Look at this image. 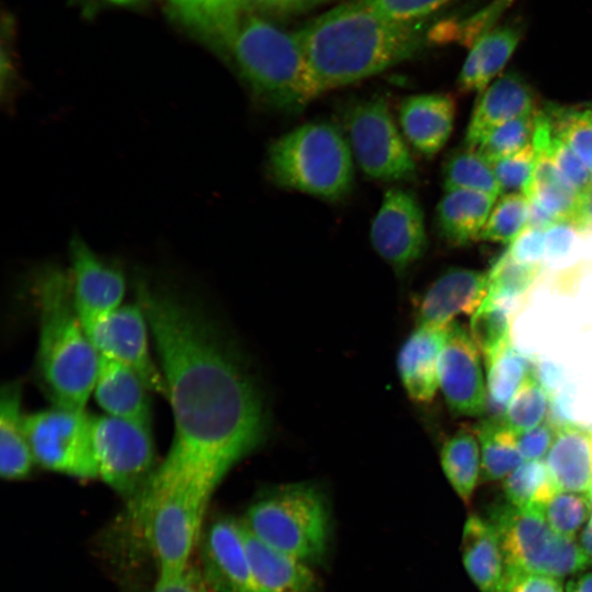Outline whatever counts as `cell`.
<instances>
[{"instance_id": "1", "label": "cell", "mask_w": 592, "mask_h": 592, "mask_svg": "<svg viewBox=\"0 0 592 592\" xmlns=\"http://www.w3.org/2000/svg\"><path fill=\"white\" fill-rule=\"evenodd\" d=\"M136 294L159 354L175 429L170 452L151 478L213 496L232 466L265 437L260 391L201 312L144 282Z\"/></svg>"}, {"instance_id": "2", "label": "cell", "mask_w": 592, "mask_h": 592, "mask_svg": "<svg viewBox=\"0 0 592 592\" xmlns=\"http://www.w3.org/2000/svg\"><path fill=\"white\" fill-rule=\"evenodd\" d=\"M430 22L389 20L352 0L314 19L296 35L323 92L414 57L430 43Z\"/></svg>"}, {"instance_id": "3", "label": "cell", "mask_w": 592, "mask_h": 592, "mask_svg": "<svg viewBox=\"0 0 592 592\" xmlns=\"http://www.w3.org/2000/svg\"><path fill=\"white\" fill-rule=\"evenodd\" d=\"M39 311L37 365L56 406L84 410L93 392L100 355L76 309L69 274L56 266L35 275Z\"/></svg>"}, {"instance_id": "4", "label": "cell", "mask_w": 592, "mask_h": 592, "mask_svg": "<svg viewBox=\"0 0 592 592\" xmlns=\"http://www.w3.org/2000/svg\"><path fill=\"white\" fill-rule=\"evenodd\" d=\"M255 99L273 110L297 112L320 94L296 32L246 15L226 52Z\"/></svg>"}, {"instance_id": "5", "label": "cell", "mask_w": 592, "mask_h": 592, "mask_svg": "<svg viewBox=\"0 0 592 592\" xmlns=\"http://www.w3.org/2000/svg\"><path fill=\"white\" fill-rule=\"evenodd\" d=\"M241 523L263 544L311 566L327 557L330 511L325 494L314 485L272 487L248 508Z\"/></svg>"}, {"instance_id": "6", "label": "cell", "mask_w": 592, "mask_h": 592, "mask_svg": "<svg viewBox=\"0 0 592 592\" xmlns=\"http://www.w3.org/2000/svg\"><path fill=\"white\" fill-rule=\"evenodd\" d=\"M267 169L278 186L332 201L345 196L354 180L350 147L327 123H308L276 139Z\"/></svg>"}, {"instance_id": "7", "label": "cell", "mask_w": 592, "mask_h": 592, "mask_svg": "<svg viewBox=\"0 0 592 592\" xmlns=\"http://www.w3.org/2000/svg\"><path fill=\"white\" fill-rule=\"evenodd\" d=\"M491 523L500 538L505 569L561 578L592 561L581 544L549 525L540 506L503 505L494 511Z\"/></svg>"}, {"instance_id": "8", "label": "cell", "mask_w": 592, "mask_h": 592, "mask_svg": "<svg viewBox=\"0 0 592 592\" xmlns=\"http://www.w3.org/2000/svg\"><path fill=\"white\" fill-rule=\"evenodd\" d=\"M91 418L84 410L59 406L23 415L34 462L79 479L99 478Z\"/></svg>"}, {"instance_id": "9", "label": "cell", "mask_w": 592, "mask_h": 592, "mask_svg": "<svg viewBox=\"0 0 592 592\" xmlns=\"http://www.w3.org/2000/svg\"><path fill=\"white\" fill-rule=\"evenodd\" d=\"M91 424L99 478L133 501L156 470L149 424L107 414L92 417Z\"/></svg>"}, {"instance_id": "10", "label": "cell", "mask_w": 592, "mask_h": 592, "mask_svg": "<svg viewBox=\"0 0 592 592\" xmlns=\"http://www.w3.org/2000/svg\"><path fill=\"white\" fill-rule=\"evenodd\" d=\"M345 123L352 151L366 175L385 182L414 179V160L384 100L354 105Z\"/></svg>"}, {"instance_id": "11", "label": "cell", "mask_w": 592, "mask_h": 592, "mask_svg": "<svg viewBox=\"0 0 592 592\" xmlns=\"http://www.w3.org/2000/svg\"><path fill=\"white\" fill-rule=\"evenodd\" d=\"M147 318L139 304L124 305L86 329L100 356L130 367L149 390L167 397V385L148 346Z\"/></svg>"}, {"instance_id": "12", "label": "cell", "mask_w": 592, "mask_h": 592, "mask_svg": "<svg viewBox=\"0 0 592 592\" xmlns=\"http://www.w3.org/2000/svg\"><path fill=\"white\" fill-rule=\"evenodd\" d=\"M371 239L378 254L399 273L422 257L426 248L424 217L412 193L402 189L385 193Z\"/></svg>"}, {"instance_id": "13", "label": "cell", "mask_w": 592, "mask_h": 592, "mask_svg": "<svg viewBox=\"0 0 592 592\" xmlns=\"http://www.w3.org/2000/svg\"><path fill=\"white\" fill-rule=\"evenodd\" d=\"M439 387L449 410L457 415H480L487 409L480 351L470 333L454 321L440 357Z\"/></svg>"}, {"instance_id": "14", "label": "cell", "mask_w": 592, "mask_h": 592, "mask_svg": "<svg viewBox=\"0 0 592 592\" xmlns=\"http://www.w3.org/2000/svg\"><path fill=\"white\" fill-rule=\"evenodd\" d=\"M202 576L210 592H263L258 584L241 521H214L202 535Z\"/></svg>"}, {"instance_id": "15", "label": "cell", "mask_w": 592, "mask_h": 592, "mask_svg": "<svg viewBox=\"0 0 592 592\" xmlns=\"http://www.w3.org/2000/svg\"><path fill=\"white\" fill-rule=\"evenodd\" d=\"M69 258L75 306L88 329L122 306L125 278L119 269L99 258L79 236L70 240Z\"/></svg>"}, {"instance_id": "16", "label": "cell", "mask_w": 592, "mask_h": 592, "mask_svg": "<svg viewBox=\"0 0 592 592\" xmlns=\"http://www.w3.org/2000/svg\"><path fill=\"white\" fill-rule=\"evenodd\" d=\"M489 292L487 273L452 269L424 292L417 308L418 327L448 328L459 315H474Z\"/></svg>"}, {"instance_id": "17", "label": "cell", "mask_w": 592, "mask_h": 592, "mask_svg": "<svg viewBox=\"0 0 592 592\" xmlns=\"http://www.w3.org/2000/svg\"><path fill=\"white\" fill-rule=\"evenodd\" d=\"M534 92L517 73H505L486 88L469 122L466 148L475 149L493 128L535 111Z\"/></svg>"}, {"instance_id": "18", "label": "cell", "mask_w": 592, "mask_h": 592, "mask_svg": "<svg viewBox=\"0 0 592 592\" xmlns=\"http://www.w3.org/2000/svg\"><path fill=\"white\" fill-rule=\"evenodd\" d=\"M448 328L418 327L401 346L397 366L408 396L430 402L439 388V364Z\"/></svg>"}, {"instance_id": "19", "label": "cell", "mask_w": 592, "mask_h": 592, "mask_svg": "<svg viewBox=\"0 0 592 592\" xmlns=\"http://www.w3.org/2000/svg\"><path fill=\"white\" fill-rule=\"evenodd\" d=\"M545 464L557 490L592 493V428L556 426Z\"/></svg>"}, {"instance_id": "20", "label": "cell", "mask_w": 592, "mask_h": 592, "mask_svg": "<svg viewBox=\"0 0 592 592\" xmlns=\"http://www.w3.org/2000/svg\"><path fill=\"white\" fill-rule=\"evenodd\" d=\"M454 115V100L440 93L406 98L399 109L400 124L407 139L428 157L440 151L447 141Z\"/></svg>"}, {"instance_id": "21", "label": "cell", "mask_w": 592, "mask_h": 592, "mask_svg": "<svg viewBox=\"0 0 592 592\" xmlns=\"http://www.w3.org/2000/svg\"><path fill=\"white\" fill-rule=\"evenodd\" d=\"M148 390L130 367L100 356L93 392L107 415L150 425Z\"/></svg>"}, {"instance_id": "22", "label": "cell", "mask_w": 592, "mask_h": 592, "mask_svg": "<svg viewBox=\"0 0 592 592\" xmlns=\"http://www.w3.org/2000/svg\"><path fill=\"white\" fill-rule=\"evenodd\" d=\"M246 532V542L255 580L263 592H320L312 566L276 550Z\"/></svg>"}, {"instance_id": "23", "label": "cell", "mask_w": 592, "mask_h": 592, "mask_svg": "<svg viewBox=\"0 0 592 592\" xmlns=\"http://www.w3.org/2000/svg\"><path fill=\"white\" fill-rule=\"evenodd\" d=\"M464 567L481 592H498L505 572L499 535L491 522L470 515L462 537Z\"/></svg>"}, {"instance_id": "24", "label": "cell", "mask_w": 592, "mask_h": 592, "mask_svg": "<svg viewBox=\"0 0 592 592\" xmlns=\"http://www.w3.org/2000/svg\"><path fill=\"white\" fill-rule=\"evenodd\" d=\"M522 37V27L506 23L476 41L460 70L457 84L464 92H482L504 68Z\"/></svg>"}, {"instance_id": "25", "label": "cell", "mask_w": 592, "mask_h": 592, "mask_svg": "<svg viewBox=\"0 0 592 592\" xmlns=\"http://www.w3.org/2000/svg\"><path fill=\"white\" fill-rule=\"evenodd\" d=\"M496 198L470 190L446 191L436 209L441 236L457 247L479 240Z\"/></svg>"}, {"instance_id": "26", "label": "cell", "mask_w": 592, "mask_h": 592, "mask_svg": "<svg viewBox=\"0 0 592 592\" xmlns=\"http://www.w3.org/2000/svg\"><path fill=\"white\" fill-rule=\"evenodd\" d=\"M23 415L20 384H4L0 396V474L8 480L26 477L35 463L23 429Z\"/></svg>"}, {"instance_id": "27", "label": "cell", "mask_w": 592, "mask_h": 592, "mask_svg": "<svg viewBox=\"0 0 592 592\" xmlns=\"http://www.w3.org/2000/svg\"><path fill=\"white\" fill-rule=\"evenodd\" d=\"M535 151L537 159L527 197L537 201L557 221L572 224L582 195L561 175L545 149Z\"/></svg>"}, {"instance_id": "28", "label": "cell", "mask_w": 592, "mask_h": 592, "mask_svg": "<svg viewBox=\"0 0 592 592\" xmlns=\"http://www.w3.org/2000/svg\"><path fill=\"white\" fill-rule=\"evenodd\" d=\"M441 465L455 492L468 503L481 470L477 434L463 428L452 435L441 449Z\"/></svg>"}, {"instance_id": "29", "label": "cell", "mask_w": 592, "mask_h": 592, "mask_svg": "<svg viewBox=\"0 0 592 592\" xmlns=\"http://www.w3.org/2000/svg\"><path fill=\"white\" fill-rule=\"evenodd\" d=\"M480 444L481 476L494 481L509 476L523 463L517 446V433L503 420L490 419L476 428Z\"/></svg>"}, {"instance_id": "30", "label": "cell", "mask_w": 592, "mask_h": 592, "mask_svg": "<svg viewBox=\"0 0 592 592\" xmlns=\"http://www.w3.org/2000/svg\"><path fill=\"white\" fill-rule=\"evenodd\" d=\"M543 263L530 264L513 260L505 251L488 273L487 298L509 309L516 316L519 306L540 275Z\"/></svg>"}, {"instance_id": "31", "label": "cell", "mask_w": 592, "mask_h": 592, "mask_svg": "<svg viewBox=\"0 0 592 592\" xmlns=\"http://www.w3.org/2000/svg\"><path fill=\"white\" fill-rule=\"evenodd\" d=\"M486 366L488 403L494 414L502 417L532 364L511 341L486 361Z\"/></svg>"}, {"instance_id": "32", "label": "cell", "mask_w": 592, "mask_h": 592, "mask_svg": "<svg viewBox=\"0 0 592 592\" xmlns=\"http://www.w3.org/2000/svg\"><path fill=\"white\" fill-rule=\"evenodd\" d=\"M443 182L446 191L470 190L496 197L502 194L490 162L469 148L448 158L443 170Z\"/></svg>"}, {"instance_id": "33", "label": "cell", "mask_w": 592, "mask_h": 592, "mask_svg": "<svg viewBox=\"0 0 592 592\" xmlns=\"http://www.w3.org/2000/svg\"><path fill=\"white\" fill-rule=\"evenodd\" d=\"M551 398L532 367L510 400L502 420L516 433L531 430L548 417Z\"/></svg>"}, {"instance_id": "34", "label": "cell", "mask_w": 592, "mask_h": 592, "mask_svg": "<svg viewBox=\"0 0 592 592\" xmlns=\"http://www.w3.org/2000/svg\"><path fill=\"white\" fill-rule=\"evenodd\" d=\"M503 488L510 504L520 508L542 506L557 491L542 460L523 462L505 477Z\"/></svg>"}, {"instance_id": "35", "label": "cell", "mask_w": 592, "mask_h": 592, "mask_svg": "<svg viewBox=\"0 0 592 592\" xmlns=\"http://www.w3.org/2000/svg\"><path fill=\"white\" fill-rule=\"evenodd\" d=\"M514 317L509 309L488 298L471 315L469 333L486 361L511 342Z\"/></svg>"}, {"instance_id": "36", "label": "cell", "mask_w": 592, "mask_h": 592, "mask_svg": "<svg viewBox=\"0 0 592 592\" xmlns=\"http://www.w3.org/2000/svg\"><path fill=\"white\" fill-rule=\"evenodd\" d=\"M540 510L557 533L574 538L592 516V493L557 490Z\"/></svg>"}, {"instance_id": "37", "label": "cell", "mask_w": 592, "mask_h": 592, "mask_svg": "<svg viewBox=\"0 0 592 592\" xmlns=\"http://www.w3.org/2000/svg\"><path fill=\"white\" fill-rule=\"evenodd\" d=\"M537 111L491 129L474 149L489 162L511 156L532 143Z\"/></svg>"}, {"instance_id": "38", "label": "cell", "mask_w": 592, "mask_h": 592, "mask_svg": "<svg viewBox=\"0 0 592 592\" xmlns=\"http://www.w3.org/2000/svg\"><path fill=\"white\" fill-rule=\"evenodd\" d=\"M512 2L513 0H493L463 21L442 23L440 29L433 26L430 41L435 43L456 41L471 47L476 41L497 27L496 23Z\"/></svg>"}, {"instance_id": "39", "label": "cell", "mask_w": 592, "mask_h": 592, "mask_svg": "<svg viewBox=\"0 0 592 592\" xmlns=\"http://www.w3.org/2000/svg\"><path fill=\"white\" fill-rule=\"evenodd\" d=\"M528 197L522 193L504 194L493 206L479 240L512 242L527 226Z\"/></svg>"}, {"instance_id": "40", "label": "cell", "mask_w": 592, "mask_h": 592, "mask_svg": "<svg viewBox=\"0 0 592 592\" xmlns=\"http://www.w3.org/2000/svg\"><path fill=\"white\" fill-rule=\"evenodd\" d=\"M545 112L553 132L573 150L592 172V111L550 106Z\"/></svg>"}, {"instance_id": "41", "label": "cell", "mask_w": 592, "mask_h": 592, "mask_svg": "<svg viewBox=\"0 0 592 592\" xmlns=\"http://www.w3.org/2000/svg\"><path fill=\"white\" fill-rule=\"evenodd\" d=\"M536 159V151L531 143L511 156L491 161L502 193H522L527 196Z\"/></svg>"}, {"instance_id": "42", "label": "cell", "mask_w": 592, "mask_h": 592, "mask_svg": "<svg viewBox=\"0 0 592 592\" xmlns=\"http://www.w3.org/2000/svg\"><path fill=\"white\" fill-rule=\"evenodd\" d=\"M369 10L394 21H419L453 0H356Z\"/></svg>"}, {"instance_id": "43", "label": "cell", "mask_w": 592, "mask_h": 592, "mask_svg": "<svg viewBox=\"0 0 592 592\" xmlns=\"http://www.w3.org/2000/svg\"><path fill=\"white\" fill-rule=\"evenodd\" d=\"M498 592H563L559 578L505 569Z\"/></svg>"}, {"instance_id": "44", "label": "cell", "mask_w": 592, "mask_h": 592, "mask_svg": "<svg viewBox=\"0 0 592 592\" xmlns=\"http://www.w3.org/2000/svg\"><path fill=\"white\" fill-rule=\"evenodd\" d=\"M148 592H210L200 568L187 565L182 571L158 573V578Z\"/></svg>"}, {"instance_id": "45", "label": "cell", "mask_w": 592, "mask_h": 592, "mask_svg": "<svg viewBox=\"0 0 592 592\" xmlns=\"http://www.w3.org/2000/svg\"><path fill=\"white\" fill-rule=\"evenodd\" d=\"M556 433V425L548 419L539 425L517 433V446L524 460L546 457Z\"/></svg>"}, {"instance_id": "46", "label": "cell", "mask_w": 592, "mask_h": 592, "mask_svg": "<svg viewBox=\"0 0 592 592\" xmlns=\"http://www.w3.org/2000/svg\"><path fill=\"white\" fill-rule=\"evenodd\" d=\"M509 255L522 263H542L545 257V232L540 229L525 227L524 230L511 242Z\"/></svg>"}, {"instance_id": "47", "label": "cell", "mask_w": 592, "mask_h": 592, "mask_svg": "<svg viewBox=\"0 0 592 592\" xmlns=\"http://www.w3.org/2000/svg\"><path fill=\"white\" fill-rule=\"evenodd\" d=\"M576 227L569 221H557L545 230V257L560 259L571 249Z\"/></svg>"}, {"instance_id": "48", "label": "cell", "mask_w": 592, "mask_h": 592, "mask_svg": "<svg viewBox=\"0 0 592 592\" xmlns=\"http://www.w3.org/2000/svg\"><path fill=\"white\" fill-rule=\"evenodd\" d=\"M528 218L527 226L530 228L546 230L548 227L557 223V220L539 205L534 198H528Z\"/></svg>"}, {"instance_id": "49", "label": "cell", "mask_w": 592, "mask_h": 592, "mask_svg": "<svg viewBox=\"0 0 592 592\" xmlns=\"http://www.w3.org/2000/svg\"><path fill=\"white\" fill-rule=\"evenodd\" d=\"M572 225L577 230L592 232V190L582 195Z\"/></svg>"}, {"instance_id": "50", "label": "cell", "mask_w": 592, "mask_h": 592, "mask_svg": "<svg viewBox=\"0 0 592 592\" xmlns=\"http://www.w3.org/2000/svg\"><path fill=\"white\" fill-rule=\"evenodd\" d=\"M566 592H592V571L570 580Z\"/></svg>"}, {"instance_id": "51", "label": "cell", "mask_w": 592, "mask_h": 592, "mask_svg": "<svg viewBox=\"0 0 592 592\" xmlns=\"http://www.w3.org/2000/svg\"><path fill=\"white\" fill-rule=\"evenodd\" d=\"M242 15L251 14V12L260 7L267 5L269 0H231Z\"/></svg>"}, {"instance_id": "52", "label": "cell", "mask_w": 592, "mask_h": 592, "mask_svg": "<svg viewBox=\"0 0 592 592\" xmlns=\"http://www.w3.org/2000/svg\"><path fill=\"white\" fill-rule=\"evenodd\" d=\"M581 546L592 559V516L583 528L581 535Z\"/></svg>"}, {"instance_id": "53", "label": "cell", "mask_w": 592, "mask_h": 592, "mask_svg": "<svg viewBox=\"0 0 592 592\" xmlns=\"http://www.w3.org/2000/svg\"><path fill=\"white\" fill-rule=\"evenodd\" d=\"M304 0H269L267 5L278 7V8H288L294 4H298Z\"/></svg>"}, {"instance_id": "54", "label": "cell", "mask_w": 592, "mask_h": 592, "mask_svg": "<svg viewBox=\"0 0 592 592\" xmlns=\"http://www.w3.org/2000/svg\"><path fill=\"white\" fill-rule=\"evenodd\" d=\"M109 1L118 3V4H127V3L133 2L134 0H109Z\"/></svg>"}, {"instance_id": "55", "label": "cell", "mask_w": 592, "mask_h": 592, "mask_svg": "<svg viewBox=\"0 0 592 592\" xmlns=\"http://www.w3.org/2000/svg\"><path fill=\"white\" fill-rule=\"evenodd\" d=\"M592 111V109H590Z\"/></svg>"}]
</instances>
